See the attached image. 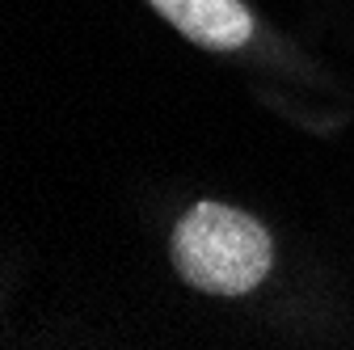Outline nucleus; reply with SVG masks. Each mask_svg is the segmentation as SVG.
Returning <instances> with one entry per match:
<instances>
[{
    "label": "nucleus",
    "instance_id": "nucleus-2",
    "mask_svg": "<svg viewBox=\"0 0 354 350\" xmlns=\"http://www.w3.org/2000/svg\"><path fill=\"white\" fill-rule=\"evenodd\" d=\"M148 5L207 51H236L253 38V17L241 0H148Z\"/></svg>",
    "mask_w": 354,
    "mask_h": 350
},
{
    "label": "nucleus",
    "instance_id": "nucleus-1",
    "mask_svg": "<svg viewBox=\"0 0 354 350\" xmlns=\"http://www.w3.org/2000/svg\"><path fill=\"white\" fill-rule=\"evenodd\" d=\"M173 266L194 291L245 295L270 275L274 241L236 207L194 203L173 228Z\"/></svg>",
    "mask_w": 354,
    "mask_h": 350
}]
</instances>
